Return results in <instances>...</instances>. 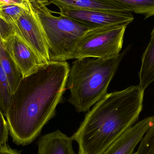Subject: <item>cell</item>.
Here are the masks:
<instances>
[{"label": "cell", "mask_w": 154, "mask_h": 154, "mask_svg": "<svg viewBox=\"0 0 154 154\" xmlns=\"http://www.w3.org/2000/svg\"><path fill=\"white\" fill-rule=\"evenodd\" d=\"M0 154H20V153L6 145L0 147Z\"/></svg>", "instance_id": "obj_19"}, {"label": "cell", "mask_w": 154, "mask_h": 154, "mask_svg": "<svg viewBox=\"0 0 154 154\" xmlns=\"http://www.w3.org/2000/svg\"><path fill=\"white\" fill-rule=\"evenodd\" d=\"M69 68L66 61H50L23 78L5 117L14 143L23 146L31 143L55 116Z\"/></svg>", "instance_id": "obj_1"}, {"label": "cell", "mask_w": 154, "mask_h": 154, "mask_svg": "<svg viewBox=\"0 0 154 154\" xmlns=\"http://www.w3.org/2000/svg\"><path fill=\"white\" fill-rule=\"evenodd\" d=\"M130 48L107 58L76 60L69 68L66 86L70 91L68 101L77 112L89 110L107 94L110 82Z\"/></svg>", "instance_id": "obj_3"}, {"label": "cell", "mask_w": 154, "mask_h": 154, "mask_svg": "<svg viewBox=\"0 0 154 154\" xmlns=\"http://www.w3.org/2000/svg\"><path fill=\"white\" fill-rule=\"evenodd\" d=\"M30 3L42 25L50 61L71 60L77 43L91 29L61 14L53 15L47 7L49 3L47 0Z\"/></svg>", "instance_id": "obj_4"}, {"label": "cell", "mask_w": 154, "mask_h": 154, "mask_svg": "<svg viewBox=\"0 0 154 154\" xmlns=\"http://www.w3.org/2000/svg\"><path fill=\"white\" fill-rule=\"evenodd\" d=\"M25 1H29V2H33V1H35V0H25Z\"/></svg>", "instance_id": "obj_21"}, {"label": "cell", "mask_w": 154, "mask_h": 154, "mask_svg": "<svg viewBox=\"0 0 154 154\" xmlns=\"http://www.w3.org/2000/svg\"><path fill=\"white\" fill-rule=\"evenodd\" d=\"M73 139L59 130L43 135L37 145L38 154H76L72 146Z\"/></svg>", "instance_id": "obj_10"}, {"label": "cell", "mask_w": 154, "mask_h": 154, "mask_svg": "<svg viewBox=\"0 0 154 154\" xmlns=\"http://www.w3.org/2000/svg\"><path fill=\"white\" fill-rule=\"evenodd\" d=\"M58 8L96 10L110 12H129L120 5L108 0H47ZM131 13V12H130Z\"/></svg>", "instance_id": "obj_11"}, {"label": "cell", "mask_w": 154, "mask_h": 154, "mask_svg": "<svg viewBox=\"0 0 154 154\" xmlns=\"http://www.w3.org/2000/svg\"><path fill=\"white\" fill-rule=\"evenodd\" d=\"M5 2V0H0V4H3Z\"/></svg>", "instance_id": "obj_20"}, {"label": "cell", "mask_w": 154, "mask_h": 154, "mask_svg": "<svg viewBox=\"0 0 154 154\" xmlns=\"http://www.w3.org/2000/svg\"><path fill=\"white\" fill-rule=\"evenodd\" d=\"M26 3L0 4V20L7 24L13 23L28 6Z\"/></svg>", "instance_id": "obj_15"}, {"label": "cell", "mask_w": 154, "mask_h": 154, "mask_svg": "<svg viewBox=\"0 0 154 154\" xmlns=\"http://www.w3.org/2000/svg\"><path fill=\"white\" fill-rule=\"evenodd\" d=\"M137 154H154V116L152 124L138 146Z\"/></svg>", "instance_id": "obj_17"}, {"label": "cell", "mask_w": 154, "mask_h": 154, "mask_svg": "<svg viewBox=\"0 0 154 154\" xmlns=\"http://www.w3.org/2000/svg\"><path fill=\"white\" fill-rule=\"evenodd\" d=\"M144 91L139 85L107 93L98 101L72 136L79 154H100L136 123Z\"/></svg>", "instance_id": "obj_2"}, {"label": "cell", "mask_w": 154, "mask_h": 154, "mask_svg": "<svg viewBox=\"0 0 154 154\" xmlns=\"http://www.w3.org/2000/svg\"><path fill=\"white\" fill-rule=\"evenodd\" d=\"M0 65L7 76L12 93L13 94L22 79L23 76L5 48L2 40H0Z\"/></svg>", "instance_id": "obj_13"}, {"label": "cell", "mask_w": 154, "mask_h": 154, "mask_svg": "<svg viewBox=\"0 0 154 154\" xmlns=\"http://www.w3.org/2000/svg\"><path fill=\"white\" fill-rule=\"evenodd\" d=\"M2 42L23 78L34 73L45 63L34 51L14 32L7 36Z\"/></svg>", "instance_id": "obj_8"}, {"label": "cell", "mask_w": 154, "mask_h": 154, "mask_svg": "<svg viewBox=\"0 0 154 154\" xmlns=\"http://www.w3.org/2000/svg\"><path fill=\"white\" fill-rule=\"evenodd\" d=\"M131 13L143 14L146 18L154 15V0H108Z\"/></svg>", "instance_id": "obj_14"}, {"label": "cell", "mask_w": 154, "mask_h": 154, "mask_svg": "<svg viewBox=\"0 0 154 154\" xmlns=\"http://www.w3.org/2000/svg\"><path fill=\"white\" fill-rule=\"evenodd\" d=\"M127 27L114 26L90 30L77 43L71 60L107 58L118 55Z\"/></svg>", "instance_id": "obj_5"}, {"label": "cell", "mask_w": 154, "mask_h": 154, "mask_svg": "<svg viewBox=\"0 0 154 154\" xmlns=\"http://www.w3.org/2000/svg\"><path fill=\"white\" fill-rule=\"evenodd\" d=\"M9 133L6 119L0 109V147L7 145Z\"/></svg>", "instance_id": "obj_18"}, {"label": "cell", "mask_w": 154, "mask_h": 154, "mask_svg": "<svg viewBox=\"0 0 154 154\" xmlns=\"http://www.w3.org/2000/svg\"><path fill=\"white\" fill-rule=\"evenodd\" d=\"M138 77V85L143 91L154 82V28L150 41L142 56Z\"/></svg>", "instance_id": "obj_12"}, {"label": "cell", "mask_w": 154, "mask_h": 154, "mask_svg": "<svg viewBox=\"0 0 154 154\" xmlns=\"http://www.w3.org/2000/svg\"><path fill=\"white\" fill-rule=\"evenodd\" d=\"M8 25L12 32L20 37L38 54L43 62L50 61L42 25L30 2L19 18Z\"/></svg>", "instance_id": "obj_6"}, {"label": "cell", "mask_w": 154, "mask_h": 154, "mask_svg": "<svg viewBox=\"0 0 154 154\" xmlns=\"http://www.w3.org/2000/svg\"><path fill=\"white\" fill-rule=\"evenodd\" d=\"M152 121L151 116L136 123L100 154H134Z\"/></svg>", "instance_id": "obj_9"}, {"label": "cell", "mask_w": 154, "mask_h": 154, "mask_svg": "<svg viewBox=\"0 0 154 154\" xmlns=\"http://www.w3.org/2000/svg\"><path fill=\"white\" fill-rule=\"evenodd\" d=\"M0 40H2V36H1V33H0Z\"/></svg>", "instance_id": "obj_22"}, {"label": "cell", "mask_w": 154, "mask_h": 154, "mask_svg": "<svg viewBox=\"0 0 154 154\" xmlns=\"http://www.w3.org/2000/svg\"><path fill=\"white\" fill-rule=\"evenodd\" d=\"M59 14L91 29L114 26H128L134 20L132 13L110 12L96 10L59 8Z\"/></svg>", "instance_id": "obj_7"}, {"label": "cell", "mask_w": 154, "mask_h": 154, "mask_svg": "<svg viewBox=\"0 0 154 154\" xmlns=\"http://www.w3.org/2000/svg\"><path fill=\"white\" fill-rule=\"evenodd\" d=\"M134 154H137V152H135L134 153Z\"/></svg>", "instance_id": "obj_23"}, {"label": "cell", "mask_w": 154, "mask_h": 154, "mask_svg": "<svg viewBox=\"0 0 154 154\" xmlns=\"http://www.w3.org/2000/svg\"><path fill=\"white\" fill-rule=\"evenodd\" d=\"M12 96L7 76L0 65V109L5 117L7 114Z\"/></svg>", "instance_id": "obj_16"}]
</instances>
